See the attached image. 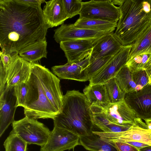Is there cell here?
Here are the masks:
<instances>
[{
    "instance_id": "obj_1",
    "label": "cell",
    "mask_w": 151,
    "mask_h": 151,
    "mask_svg": "<svg viewBox=\"0 0 151 151\" xmlns=\"http://www.w3.org/2000/svg\"><path fill=\"white\" fill-rule=\"evenodd\" d=\"M49 28L41 7L19 0H0V47L2 52L18 53L36 42L46 40Z\"/></svg>"
},
{
    "instance_id": "obj_2",
    "label": "cell",
    "mask_w": 151,
    "mask_h": 151,
    "mask_svg": "<svg viewBox=\"0 0 151 151\" xmlns=\"http://www.w3.org/2000/svg\"><path fill=\"white\" fill-rule=\"evenodd\" d=\"M53 120L54 127L79 137L91 134L95 126L90 104L83 93L75 90L68 91L63 95L61 110Z\"/></svg>"
},
{
    "instance_id": "obj_3",
    "label": "cell",
    "mask_w": 151,
    "mask_h": 151,
    "mask_svg": "<svg viewBox=\"0 0 151 151\" xmlns=\"http://www.w3.org/2000/svg\"><path fill=\"white\" fill-rule=\"evenodd\" d=\"M143 1L124 0L119 6L120 15L114 34L124 46L133 43L151 26V11H144Z\"/></svg>"
},
{
    "instance_id": "obj_4",
    "label": "cell",
    "mask_w": 151,
    "mask_h": 151,
    "mask_svg": "<svg viewBox=\"0 0 151 151\" xmlns=\"http://www.w3.org/2000/svg\"><path fill=\"white\" fill-rule=\"evenodd\" d=\"M26 83L28 92L24 107L25 116L36 119H53L58 113L47 97L36 71L31 65L30 75Z\"/></svg>"
},
{
    "instance_id": "obj_5",
    "label": "cell",
    "mask_w": 151,
    "mask_h": 151,
    "mask_svg": "<svg viewBox=\"0 0 151 151\" xmlns=\"http://www.w3.org/2000/svg\"><path fill=\"white\" fill-rule=\"evenodd\" d=\"M13 132L17 134L28 144L41 147L46 143L50 132L43 123L37 119L25 116L12 124Z\"/></svg>"
},
{
    "instance_id": "obj_6",
    "label": "cell",
    "mask_w": 151,
    "mask_h": 151,
    "mask_svg": "<svg viewBox=\"0 0 151 151\" xmlns=\"http://www.w3.org/2000/svg\"><path fill=\"white\" fill-rule=\"evenodd\" d=\"M34 68L48 99L59 113L61 110L63 95L60 80L48 68L36 63H30Z\"/></svg>"
},
{
    "instance_id": "obj_7",
    "label": "cell",
    "mask_w": 151,
    "mask_h": 151,
    "mask_svg": "<svg viewBox=\"0 0 151 151\" xmlns=\"http://www.w3.org/2000/svg\"><path fill=\"white\" fill-rule=\"evenodd\" d=\"M79 17L117 22L120 15L119 7L111 0H91L82 2Z\"/></svg>"
},
{
    "instance_id": "obj_8",
    "label": "cell",
    "mask_w": 151,
    "mask_h": 151,
    "mask_svg": "<svg viewBox=\"0 0 151 151\" xmlns=\"http://www.w3.org/2000/svg\"><path fill=\"white\" fill-rule=\"evenodd\" d=\"M103 139L111 142H136L151 146V131L142 119L137 118L135 124L128 130L119 132L93 131Z\"/></svg>"
},
{
    "instance_id": "obj_9",
    "label": "cell",
    "mask_w": 151,
    "mask_h": 151,
    "mask_svg": "<svg viewBox=\"0 0 151 151\" xmlns=\"http://www.w3.org/2000/svg\"><path fill=\"white\" fill-rule=\"evenodd\" d=\"M132 46V44L124 45L102 69L89 80V84H104L115 78L126 65Z\"/></svg>"
},
{
    "instance_id": "obj_10",
    "label": "cell",
    "mask_w": 151,
    "mask_h": 151,
    "mask_svg": "<svg viewBox=\"0 0 151 151\" xmlns=\"http://www.w3.org/2000/svg\"><path fill=\"white\" fill-rule=\"evenodd\" d=\"M80 145L79 137L67 130L54 127L46 144L40 151H64L73 149Z\"/></svg>"
},
{
    "instance_id": "obj_11",
    "label": "cell",
    "mask_w": 151,
    "mask_h": 151,
    "mask_svg": "<svg viewBox=\"0 0 151 151\" xmlns=\"http://www.w3.org/2000/svg\"><path fill=\"white\" fill-rule=\"evenodd\" d=\"M124 100L137 118L144 120L151 118V83L139 90L126 93Z\"/></svg>"
},
{
    "instance_id": "obj_12",
    "label": "cell",
    "mask_w": 151,
    "mask_h": 151,
    "mask_svg": "<svg viewBox=\"0 0 151 151\" xmlns=\"http://www.w3.org/2000/svg\"><path fill=\"white\" fill-rule=\"evenodd\" d=\"M100 39L65 40L61 41L59 44L67 62L76 63L83 60L90 54L94 45Z\"/></svg>"
},
{
    "instance_id": "obj_13",
    "label": "cell",
    "mask_w": 151,
    "mask_h": 151,
    "mask_svg": "<svg viewBox=\"0 0 151 151\" xmlns=\"http://www.w3.org/2000/svg\"><path fill=\"white\" fill-rule=\"evenodd\" d=\"M54 31V40L59 43L62 41L70 40L100 39L111 33L78 28L73 24H64Z\"/></svg>"
},
{
    "instance_id": "obj_14",
    "label": "cell",
    "mask_w": 151,
    "mask_h": 151,
    "mask_svg": "<svg viewBox=\"0 0 151 151\" xmlns=\"http://www.w3.org/2000/svg\"><path fill=\"white\" fill-rule=\"evenodd\" d=\"M102 107L107 118L113 123L129 126L134 125L136 122L137 118L124 99L115 103H110Z\"/></svg>"
},
{
    "instance_id": "obj_15",
    "label": "cell",
    "mask_w": 151,
    "mask_h": 151,
    "mask_svg": "<svg viewBox=\"0 0 151 151\" xmlns=\"http://www.w3.org/2000/svg\"><path fill=\"white\" fill-rule=\"evenodd\" d=\"M7 70V80L5 89L9 90L17 85L26 83L31 73V63L21 58L18 53L14 52L12 62Z\"/></svg>"
},
{
    "instance_id": "obj_16",
    "label": "cell",
    "mask_w": 151,
    "mask_h": 151,
    "mask_svg": "<svg viewBox=\"0 0 151 151\" xmlns=\"http://www.w3.org/2000/svg\"><path fill=\"white\" fill-rule=\"evenodd\" d=\"M17 107L14 87L9 90L5 89L0 96V137L9 125L15 121L14 114Z\"/></svg>"
},
{
    "instance_id": "obj_17",
    "label": "cell",
    "mask_w": 151,
    "mask_h": 151,
    "mask_svg": "<svg viewBox=\"0 0 151 151\" xmlns=\"http://www.w3.org/2000/svg\"><path fill=\"white\" fill-rule=\"evenodd\" d=\"M90 56L80 62L67 63L65 64L55 65L51 68L53 74L62 79L86 81H88L85 70L89 64Z\"/></svg>"
},
{
    "instance_id": "obj_18",
    "label": "cell",
    "mask_w": 151,
    "mask_h": 151,
    "mask_svg": "<svg viewBox=\"0 0 151 151\" xmlns=\"http://www.w3.org/2000/svg\"><path fill=\"white\" fill-rule=\"evenodd\" d=\"M123 46L116 38L114 32L106 35L100 39L94 45L89 55V63L101 57L114 56Z\"/></svg>"
},
{
    "instance_id": "obj_19",
    "label": "cell",
    "mask_w": 151,
    "mask_h": 151,
    "mask_svg": "<svg viewBox=\"0 0 151 151\" xmlns=\"http://www.w3.org/2000/svg\"><path fill=\"white\" fill-rule=\"evenodd\" d=\"M42 13L48 28L61 25L69 18L64 8L63 0L45 1Z\"/></svg>"
},
{
    "instance_id": "obj_20",
    "label": "cell",
    "mask_w": 151,
    "mask_h": 151,
    "mask_svg": "<svg viewBox=\"0 0 151 151\" xmlns=\"http://www.w3.org/2000/svg\"><path fill=\"white\" fill-rule=\"evenodd\" d=\"M90 108L94 125L101 129L102 132H119L126 131L135 124L133 125L124 126L115 124L107 118L102 107L92 105L90 106Z\"/></svg>"
},
{
    "instance_id": "obj_21",
    "label": "cell",
    "mask_w": 151,
    "mask_h": 151,
    "mask_svg": "<svg viewBox=\"0 0 151 151\" xmlns=\"http://www.w3.org/2000/svg\"><path fill=\"white\" fill-rule=\"evenodd\" d=\"M90 105L104 107L110 103L106 88L104 84H89L83 90Z\"/></svg>"
},
{
    "instance_id": "obj_22",
    "label": "cell",
    "mask_w": 151,
    "mask_h": 151,
    "mask_svg": "<svg viewBox=\"0 0 151 151\" xmlns=\"http://www.w3.org/2000/svg\"><path fill=\"white\" fill-rule=\"evenodd\" d=\"M47 45L46 40L38 41L22 48L18 54L25 60L30 63H36L42 58H47Z\"/></svg>"
},
{
    "instance_id": "obj_23",
    "label": "cell",
    "mask_w": 151,
    "mask_h": 151,
    "mask_svg": "<svg viewBox=\"0 0 151 151\" xmlns=\"http://www.w3.org/2000/svg\"><path fill=\"white\" fill-rule=\"evenodd\" d=\"M80 145L90 151H117L112 143L101 138L93 132L90 134L79 137Z\"/></svg>"
},
{
    "instance_id": "obj_24",
    "label": "cell",
    "mask_w": 151,
    "mask_h": 151,
    "mask_svg": "<svg viewBox=\"0 0 151 151\" xmlns=\"http://www.w3.org/2000/svg\"><path fill=\"white\" fill-rule=\"evenodd\" d=\"M117 23L96 19L79 17L73 24L78 28L113 32L116 28Z\"/></svg>"
},
{
    "instance_id": "obj_25",
    "label": "cell",
    "mask_w": 151,
    "mask_h": 151,
    "mask_svg": "<svg viewBox=\"0 0 151 151\" xmlns=\"http://www.w3.org/2000/svg\"><path fill=\"white\" fill-rule=\"evenodd\" d=\"M131 44L132 46L128 60L142 53L151 54V26Z\"/></svg>"
},
{
    "instance_id": "obj_26",
    "label": "cell",
    "mask_w": 151,
    "mask_h": 151,
    "mask_svg": "<svg viewBox=\"0 0 151 151\" xmlns=\"http://www.w3.org/2000/svg\"><path fill=\"white\" fill-rule=\"evenodd\" d=\"M115 78L121 89L126 94L137 91V86L132 79V72L126 65Z\"/></svg>"
},
{
    "instance_id": "obj_27",
    "label": "cell",
    "mask_w": 151,
    "mask_h": 151,
    "mask_svg": "<svg viewBox=\"0 0 151 151\" xmlns=\"http://www.w3.org/2000/svg\"><path fill=\"white\" fill-rule=\"evenodd\" d=\"M28 144L11 131L4 143L5 151H27Z\"/></svg>"
},
{
    "instance_id": "obj_28",
    "label": "cell",
    "mask_w": 151,
    "mask_h": 151,
    "mask_svg": "<svg viewBox=\"0 0 151 151\" xmlns=\"http://www.w3.org/2000/svg\"><path fill=\"white\" fill-rule=\"evenodd\" d=\"M104 84L108 93L110 103H115L124 99L126 93L121 89L115 78L109 80Z\"/></svg>"
},
{
    "instance_id": "obj_29",
    "label": "cell",
    "mask_w": 151,
    "mask_h": 151,
    "mask_svg": "<svg viewBox=\"0 0 151 151\" xmlns=\"http://www.w3.org/2000/svg\"><path fill=\"white\" fill-rule=\"evenodd\" d=\"M113 56L101 57L90 63L85 70V74L88 81L102 69Z\"/></svg>"
},
{
    "instance_id": "obj_30",
    "label": "cell",
    "mask_w": 151,
    "mask_h": 151,
    "mask_svg": "<svg viewBox=\"0 0 151 151\" xmlns=\"http://www.w3.org/2000/svg\"><path fill=\"white\" fill-rule=\"evenodd\" d=\"M151 56L149 53L137 55L128 60L126 65L132 72L144 69V67Z\"/></svg>"
},
{
    "instance_id": "obj_31",
    "label": "cell",
    "mask_w": 151,
    "mask_h": 151,
    "mask_svg": "<svg viewBox=\"0 0 151 151\" xmlns=\"http://www.w3.org/2000/svg\"><path fill=\"white\" fill-rule=\"evenodd\" d=\"M65 10L69 18L79 14L81 11L82 1L79 0H63Z\"/></svg>"
},
{
    "instance_id": "obj_32",
    "label": "cell",
    "mask_w": 151,
    "mask_h": 151,
    "mask_svg": "<svg viewBox=\"0 0 151 151\" xmlns=\"http://www.w3.org/2000/svg\"><path fill=\"white\" fill-rule=\"evenodd\" d=\"M14 92L17 99V107L23 108L25 105L28 92L26 83H22L14 87Z\"/></svg>"
},
{
    "instance_id": "obj_33",
    "label": "cell",
    "mask_w": 151,
    "mask_h": 151,
    "mask_svg": "<svg viewBox=\"0 0 151 151\" xmlns=\"http://www.w3.org/2000/svg\"><path fill=\"white\" fill-rule=\"evenodd\" d=\"M132 79L137 87V91L149 83V79L144 69L132 72Z\"/></svg>"
},
{
    "instance_id": "obj_34",
    "label": "cell",
    "mask_w": 151,
    "mask_h": 151,
    "mask_svg": "<svg viewBox=\"0 0 151 151\" xmlns=\"http://www.w3.org/2000/svg\"><path fill=\"white\" fill-rule=\"evenodd\" d=\"M7 70L0 63V96L4 91L7 80Z\"/></svg>"
},
{
    "instance_id": "obj_35",
    "label": "cell",
    "mask_w": 151,
    "mask_h": 151,
    "mask_svg": "<svg viewBox=\"0 0 151 151\" xmlns=\"http://www.w3.org/2000/svg\"><path fill=\"white\" fill-rule=\"evenodd\" d=\"M110 142L112 143L117 151H139L137 148L124 142Z\"/></svg>"
},
{
    "instance_id": "obj_36",
    "label": "cell",
    "mask_w": 151,
    "mask_h": 151,
    "mask_svg": "<svg viewBox=\"0 0 151 151\" xmlns=\"http://www.w3.org/2000/svg\"><path fill=\"white\" fill-rule=\"evenodd\" d=\"M13 53L12 54L2 52H0V63L7 69L10 65L12 60Z\"/></svg>"
},
{
    "instance_id": "obj_37",
    "label": "cell",
    "mask_w": 151,
    "mask_h": 151,
    "mask_svg": "<svg viewBox=\"0 0 151 151\" xmlns=\"http://www.w3.org/2000/svg\"><path fill=\"white\" fill-rule=\"evenodd\" d=\"M22 3L29 6L39 7H41V4L45 2L44 0H19Z\"/></svg>"
},
{
    "instance_id": "obj_38",
    "label": "cell",
    "mask_w": 151,
    "mask_h": 151,
    "mask_svg": "<svg viewBox=\"0 0 151 151\" xmlns=\"http://www.w3.org/2000/svg\"><path fill=\"white\" fill-rule=\"evenodd\" d=\"M144 69L149 78V83H151V56L145 64L144 67Z\"/></svg>"
},
{
    "instance_id": "obj_39",
    "label": "cell",
    "mask_w": 151,
    "mask_h": 151,
    "mask_svg": "<svg viewBox=\"0 0 151 151\" xmlns=\"http://www.w3.org/2000/svg\"><path fill=\"white\" fill-rule=\"evenodd\" d=\"M123 142L130 145L139 150L141 148L149 145L144 143L136 142Z\"/></svg>"
},
{
    "instance_id": "obj_40",
    "label": "cell",
    "mask_w": 151,
    "mask_h": 151,
    "mask_svg": "<svg viewBox=\"0 0 151 151\" xmlns=\"http://www.w3.org/2000/svg\"><path fill=\"white\" fill-rule=\"evenodd\" d=\"M151 0H143L142 2L143 9L147 13H148L151 11Z\"/></svg>"
},
{
    "instance_id": "obj_41",
    "label": "cell",
    "mask_w": 151,
    "mask_h": 151,
    "mask_svg": "<svg viewBox=\"0 0 151 151\" xmlns=\"http://www.w3.org/2000/svg\"><path fill=\"white\" fill-rule=\"evenodd\" d=\"M147 128L151 131V118L144 119Z\"/></svg>"
},
{
    "instance_id": "obj_42",
    "label": "cell",
    "mask_w": 151,
    "mask_h": 151,
    "mask_svg": "<svg viewBox=\"0 0 151 151\" xmlns=\"http://www.w3.org/2000/svg\"><path fill=\"white\" fill-rule=\"evenodd\" d=\"M139 151H151V146L149 145L139 149Z\"/></svg>"
},
{
    "instance_id": "obj_43",
    "label": "cell",
    "mask_w": 151,
    "mask_h": 151,
    "mask_svg": "<svg viewBox=\"0 0 151 151\" xmlns=\"http://www.w3.org/2000/svg\"><path fill=\"white\" fill-rule=\"evenodd\" d=\"M124 0H113L112 1L113 3L115 5L116 4L120 6L123 2Z\"/></svg>"
}]
</instances>
